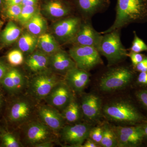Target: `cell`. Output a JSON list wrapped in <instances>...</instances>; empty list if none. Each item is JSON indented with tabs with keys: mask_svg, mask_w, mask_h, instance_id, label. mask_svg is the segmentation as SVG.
Wrapping results in <instances>:
<instances>
[{
	"mask_svg": "<svg viewBox=\"0 0 147 147\" xmlns=\"http://www.w3.org/2000/svg\"><path fill=\"white\" fill-rule=\"evenodd\" d=\"M40 120L53 132H59L65 125L64 119L57 109L48 105L40 106L37 111Z\"/></svg>",
	"mask_w": 147,
	"mask_h": 147,
	"instance_id": "obj_13",
	"label": "cell"
},
{
	"mask_svg": "<svg viewBox=\"0 0 147 147\" xmlns=\"http://www.w3.org/2000/svg\"><path fill=\"white\" fill-rule=\"evenodd\" d=\"M37 43L40 49L46 54H54L59 51L57 43L49 34L40 35L38 39Z\"/></svg>",
	"mask_w": 147,
	"mask_h": 147,
	"instance_id": "obj_23",
	"label": "cell"
},
{
	"mask_svg": "<svg viewBox=\"0 0 147 147\" xmlns=\"http://www.w3.org/2000/svg\"><path fill=\"white\" fill-rule=\"evenodd\" d=\"M5 3V0H0V9L4 7Z\"/></svg>",
	"mask_w": 147,
	"mask_h": 147,
	"instance_id": "obj_44",
	"label": "cell"
},
{
	"mask_svg": "<svg viewBox=\"0 0 147 147\" xmlns=\"http://www.w3.org/2000/svg\"><path fill=\"white\" fill-rule=\"evenodd\" d=\"M69 54L76 67L86 71L103 64L100 53L92 46L74 45L69 50Z\"/></svg>",
	"mask_w": 147,
	"mask_h": 147,
	"instance_id": "obj_5",
	"label": "cell"
},
{
	"mask_svg": "<svg viewBox=\"0 0 147 147\" xmlns=\"http://www.w3.org/2000/svg\"><path fill=\"white\" fill-rule=\"evenodd\" d=\"M50 63L55 71L65 74L76 67L69 54L62 51H58L53 54L50 58Z\"/></svg>",
	"mask_w": 147,
	"mask_h": 147,
	"instance_id": "obj_19",
	"label": "cell"
},
{
	"mask_svg": "<svg viewBox=\"0 0 147 147\" xmlns=\"http://www.w3.org/2000/svg\"><path fill=\"white\" fill-rule=\"evenodd\" d=\"M3 24V22L2 21H1V20H0V30H1V27H2Z\"/></svg>",
	"mask_w": 147,
	"mask_h": 147,
	"instance_id": "obj_45",
	"label": "cell"
},
{
	"mask_svg": "<svg viewBox=\"0 0 147 147\" xmlns=\"http://www.w3.org/2000/svg\"><path fill=\"white\" fill-rule=\"evenodd\" d=\"M103 131V126L92 127L90 130L88 138L99 146L102 140Z\"/></svg>",
	"mask_w": 147,
	"mask_h": 147,
	"instance_id": "obj_33",
	"label": "cell"
},
{
	"mask_svg": "<svg viewBox=\"0 0 147 147\" xmlns=\"http://www.w3.org/2000/svg\"><path fill=\"white\" fill-rule=\"evenodd\" d=\"M117 147H135L141 144L144 138L128 136L116 132Z\"/></svg>",
	"mask_w": 147,
	"mask_h": 147,
	"instance_id": "obj_27",
	"label": "cell"
},
{
	"mask_svg": "<svg viewBox=\"0 0 147 147\" xmlns=\"http://www.w3.org/2000/svg\"><path fill=\"white\" fill-rule=\"evenodd\" d=\"M50 63V58L46 54L36 53L27 58L26 64L28 68L32 71L41 72L45 70Z\"/></svg>",
	"mask_w": 147,
	"mask_h": 147,
	"instance_id": "obj_20",
	"label": "cell"
},
{
	"mask_svg": "<svg viewBox=\"0 0 147 147\" xmlns=\"http://www.w3.org/2000/svg\"><path fill=\"white\" fill-rule=\"evenodd\" d=\"M136 96L141 103L147 109V89L139 91Z\"/></svg>",
	"mask_w": 147,
	"mask_h": 147,
	"instance_id": "obj_35",
	"label": "cell"
},
{
	"mask_svg": "<svg viewBox=\"0 0 147 147\" xmlns=\"http://www.w3.org/2000/svg\"><path fill=\"white\" fill-rule=\"evenodd\" d=\"M101 105V99L99 96L93 94L85 95L80 105L82 114L90 120H95L100 117Z\"/></svg>",
	"mask_w": 147,
	"mask_h": 147,
	"instance_id": "obj_17",
	"label": "cell"
},
{
	"mask_svg": "<svg viewBox=\"0 0 147 147\" xmlns=\"http://www.w3.org/2000/svg\"><path fill=\"white\" fill-rule=\"evenodd\" d=\"M72 4L83 16V20H91L93 16L108 9L110 0H72Z\"/></svg>",
	"mask_w": 147,
	"mask_h": 147,
	"instance_id": "obj_14",
	"label": "cell"
},
{
	"mask_svg": "<svg viewBox=\"0 0 147 147\" xmlns=\"http://www.w3.org/2000/svg\"><path fill=\"white\" fill-rule=\"evenodd\" d=\"M23 0H5V7L9 6L20 4L22 3Z\"/></svg>",
	"mask_w": 147,
	"mask_h": 147,
	"instance_id": "obj_40",
	"label": "cell"
},
{
	"mask_svg": "<svg viewBox=\"0 0 147 147\" xmlns=\"http://www.w3.org/2000/svg\"><path fill=\"white\" fill-rule=\"evenodd\" d=\"M53 130L42 122L32 121L27 124L24 136L28 144L32 146L44 142L53 141Z\"/></svg>",
	"mask_w": 147,
	"mask_h": 147,
	"instance_id": "obj_8",
	"label": "cell"
},
{
	"mask_svg": "<svg viewBox=\"0 0 147 147\" xmlns=\"http://www.w3.org/2000/svg\"><path fill=\"white\" fill-rule=\"evenodd\" d=\"M134 69L139 72H147V56Z\"/></svg>",
	"mask_w": 147,
	"mask_h": 147,
	"instance_id": "obj_36",
	"label": "cell"
},
{
	"mask_svg": "<svg viewBox=\"0 0 147 147\" xmlns=\"http://www.w3.org/2000/svg\"><path fill=\"white\" fill-rule=\"evenodd\" d=\"M9 69L5 64L0 61V81L3 79L6 74L8 71Z\"/></svg>",
	"mask_w": 147,
	"mask_h": 147,
	"instance_id": "obj_38",
	"label": "cell"
},
{
	"mask_svg": "<svg viewBox=\"0 0 147 147\" xmlns=\"http://www.w3.org/2000/svg\"><path fill=\"white\" fill-rule=\"evenodd\" d=\"M36 5L24 6L18 21L21 24H26L36 13Z\"/></svg>",
	"mask_w": 147,
	"mask_h": 147,
	"instance_id": "obj_29",
	"label": "cell"
},
{
	"mask_svg": "<svg viewBox=\"0 0 147 147\" xmlns=\"http://www.w3.org/2000/svg\"><path fill=\"white\" fill-rule=\"evenodd\" d=\"M74 97L73 91L65 82L61 81L45 98L47 104L63 110Z\"/></svg>",
	"mask_w": 147,
	"mask_h": 147,
	"instance_id": "obj_11",
	"label": "cell"
},
{
	"mask_svg": "<svg viewBox=\"0 0 147 147\" xmlns=\"http://www.w3.org/2000/svg\"><path fill=\"white\" fill-rule=\"evenodd\" d=\"M92 127L87 123L65 125L60 131L61 139L72 147H82L89 137Z\"/></svg>",
	"mask_w": 147,
	"mask_h": 147,
	"instance_id": "obj_7",
	"label": "cell"
},
{
	"mask_svg": "<svg viewBox=\"0 0 147 147\" xmlns=\"http://www.w3.org/2000/svg\"><path fill=\"white\" fill-rule=\"evenodd\" d=\"M99 146H100L99 145L92 141V139H90L89 138H88L86 140L85 143H84L82 146V147H98Z\"/></svg>",
	"mask_w": 147,
	"mask_h": 147,
	"instance_id": "obj_39",
	"label": "cell"
},
{
	"mask_svg": "<svg viewBox=\"0 0 147 147\" xmlns=\"http://www.w3.org/2000/svg\"><path fill=\"white\" fill-rule=\"evenodd\" d=\"M1 82L5 88L12 93L21 92L28 83L23 74L15 68L9 69Z\"/></svg>",
	"mask_w": 147,
	"mask_h": 147,
	"instance_id": "obj_16",
	"label": "cell"
},
{
	"mask_svg": "<svg viewBox=\"0 0 147 147\" xmlns=\"http://www.w3.org/2000/svg\"><path fill=\"white\" fill-rule=\"evenodd\" d=\"M138 84L143 86H147V72H140L137 78Z\"/></svg>",
	"mask_w": 147,
	"mask_h": 147,
	"instance_id": "obj_37",
	"label": "cell"
},
{
	"mask_svg": "<svg viewBox=\"0 0 147 147\" xmlns=\"http://www.w3.org/2000/svg\"><path fill=\"white\" fill-rule=\"evenodd\" d=\"M83 21L76 36L69 42L74 45L92 46L97 49L102 37L101 34L95 30L91 20Z\"/></svg>",
	"mask_w": 147,
	"mask_h": 147,
	"instance_id": "obj_9",
	"label": "cell"
},
{
	"mask_svg": "<svg viewBox=\"0 0 147 147\" xmlns=\"http://www.w3.org/2000/svg\"><path fill=\"white\" fill-rule=\"evenodd\" d=\"M102 110L107 118L117 122L135 124L145 120L137 108L127 101L121 100L109 103Z\"/></svg>",
	"mask_w": 147,
	"mask_h": 147,
	"instance_id": "obj_3",
	"label": "cell"
},
{
	"mask_svg": "<svg viewBox=\"0 0 147 147\" xmlns=\"http://www.w3.org/2000/svg\"><path fill=\"white\" fill-rule=\"evenodd\" d=\"M21 33V30L19 27L10 21L1 33L0 38L3 44L10 45L18 39Z\"/></svg>",
	"mask_w": 147,
	"mask_h": 147,
	"instance_id": "obj_22",
	"label": "cell"
},
{
	"mask_svg": "<svg viewBox=\"0 0 147 147\" xmlns=\"http://www.w3.org/2000/svg\"><path fill=\"white\" fill-rule=\"evenodd\" d=\"M134 39L132 44L129 48L130 52L141 53L143 52H147V45L143 40L137 35L135 31L133 32Z\"/></svg>",
	"mask_w": 147,
	"mask_h": 147,
	"instance_id": "obj_30",
	"label": "cell"
},
{
	"mask_svg": "<svg viewBox=\"0 0 147 147\" xmlns=\"http://www.w3.org/2000/svg\"><path fill=\"white\" fill-rule=\"evenodd\" d=\"M121 30H116L102 35L97 50L104 56L109 67L117 65L127 57V50L121 39Z\"/></svg>",
	"mask_w": 147,
	"mask_h": 147,
	"instance_id": "obj_2",
	"label": "cell"
},
{
	"mask_svg": "<svg viewBox=\"0 0 147 147\" xmlns=\"http://www.w3.org/2000/svg\"><path fill=\"white\" fill-rule=\"evenodd\" d=\"M1 102H2L1 96V93H0V107H1Z\"/></svg>",
	"mask_w": 147,
	"mask_h": 147,
	"instance_id": "obj_46",
	"label": "cell"
},
{
	"mask_svg": "<svg viewBox=\"0 0 147 147\" xmlns=\"http://www.w3.org/2000/svg\"><path fill=\"white\" fill-rule=\"evenodd\" d=\"M44 9L53 17L61 18L69 15L73 9L71 1L67 0H48L44 5Z\"/></svg>",
	"mask_w": 147,
	"mask_h": 147,
	"instance_id": "obj_18",
	"label": "cell"
},
{
	"mask_svg": "<svg viewBox=\"0 0 147 147\" xmlns=\"http://www.w3.org/2000/svg\"><path fill=\"white\" fill-rule=\"evenodd\" d=\"M53 141H49L36 145L35 147H52L54 146Z\"/></svg>",
	"mask_w": 147,
	"mask_h": 147,
	"instance_id": "obj_42",
	"label": "cell"
},
{
	"mask_svg": "<svg viewBox=\"0 0 147 147\" xmlns=\"http://www.w3.org/2000/svg\"><path fill=\"white\" fill-rule=\"evenodd\" d=\"M103 128L102 140L99 146L102 147H117V139L114 127L105 124Z\"/></svg>",
	"mask_w": 147,
	"mask_h": 147,
	"instance_id": "obj_24",
	"label": "cell"
},
{
	"mask_svg": "<svg viewBox=\"0 0 147 147\" xmlns=\"http://www.w3.org/2000/svg\"><path fill=\"white\" fill-rule=\"evenodd\" d=\"M82 18L69 16L58 22L54 27L56 35L62 41L70 42L75 37L82 24Z\"/></svg>",
	"mask_w": 147,
	"mask_h": 147,
	"instance_id": "obj_12",
	"label": "cell"
},
{
	"mask_svg": "<svg viewBox=\"0 0 147 147\" xmlns=\"http://www.w3.org/2000/svg\"><path fill=\"white\" fill-rule=\"evenodd\" d=\"M38 39L34 35L25 33L18 40V45L19 49L24 53H30L34 50L37 44Z\"/></svg>",
	"mask_w": 147,
	"mask_h": 147,
	"instance_id": "obj_25",
	"label": "cell"
},
{
	"mask_svg": "<svg viewBox=\"0 0 147 147\" xmlns=\"http://www.w3.org/2000/svg\"><path fill=\"white\" fill-rule=\"evenodd\" d=\"M7 60L11 65L18 66L24 61V57L22 51L14 50L10 51L7 55Z\"/></svg>",
	"mask_w": 147,
	"mask_h": 147,
	"instance_id": "obj_31",
	"label": "cell"
},
{
	"mask_svg": "<svg viewBox=\"0 0 147 147\" xmlns=\"http://www.w3.org/2000/svg\"><path fill=\"white\" fill-rule=\"evenodd\" d=\"M61 113L65 121L71 123L78 122L83 115L81 105L74 96Z\"/></svg>",
	"mask_w": 147,
	"mask_h": 147,
	"instance_id": "obj_21",
	"label": "cell"
},
{
	"mask_svg": "<svg viewBox=\"0 0 147 147\" xmlns=\"http://www.w3.org/2000/svg\"><path fill=\"white\" fill-rule=\"evenodd\" d=\"M88 71L75 67L65 74V82L73 92L82 93L88 84L90 80Z\"/></svg>",
	"mask_w": 147,
	"mask_h": 147,
	"instance_id": "obj_15",
	"label": "cell"
},
{
	"mask_svg": "<svg viewBox=\"0 0 147 147\" xmlns=\"http://www.w3.org/2000/svg\"><path fill=\"white\" fill-rule=\"evenodd\" d=\"M134 77V72L128 67H113L100 78L99 88L100 90L106 92L121 89L131 83Z\"/></svg>",
	"mask_w": 147,
	"mask_h": 147,
	"instance_id": "obj_4",
	"label": "cell"
},
{
	"mask_svg": "<svg viewBox=\"0 0 147 147\" xmlns=\"http://www.w3.org/2000/svg\"><path fill=\"white\" fill-rule=\"evenodd\" d=\"M38 0H23L21 4L24 6L36 5Z\"/></svg>",
	"mask_w": 147,
	"mask_h": 147,
	"instance_id": "obj_41",
	"label": "cell"
},
{
	"mask_svg": "<svg viewBox=\"0 0 147 147\" xmlns=\"http://www.w3.org/2000/svg\"><path fill=\"white\" fill-rule=\"evenodd\" d=\"M142 128L144 130L145 137L147 138V123L142 125Z\"/></svg>",
	"mask_w": 147,
	"mask_h": 147,
	"instance_id": "obj_43",
	"label": "cell"
},
{
	"mask_svg": "<svg viewBox=\"0 0 147 147\" xmlns=\"http://www.w3.org/2000/svg\"><path fill=\"white\" fill-rule=\"evenodd\" d=\"M26 24L28 30L34 35L40 34L45 28V21L39 13H35Z\"/></svg>",
	"mask_w": 147,
	"mask_h": 147,
	"instance_id": "obj_26",
	"label": "cell"
},
{
	"mask_svg": "<svg viewBox=\"0 0 147 147\" xmlns=\"http://www.w3.org/2000/svg\"><path fill=\"white\" fill-rule=\"evenodd\" d=\"M23 8V5L20 4L5 7L3 8L6 16L11 20H18Z\"/></svg>",
	"mask_w": 147,
	"mask_h": 147,
	"instance_id": "obj_28",
	"label": "cell"
},
{
	"mask_svg": "<svg viewBox=\"0 0 147 147\" xmlns=\"http://www.w3.org/2000/svg\"><path fill=\"white\" fill-rule=\"evenodd\" d=\"M147 23V0H117L113 25L100 32L108 33L132 24Z\"/></svg>",
	"mask_w": 147,
	"mask_h": 147,
	"instance_id": "obj_1",
	"label": "cell"
},
{
	"mask_svg": "<svg viewBox=\"0 0 147 147\" xmlns=\"http://www.w3.org/2000/svg\"><path fill=\"white\" fill-rule=\"evenodd\" d=\"M3 144L6 147H20L22 146L15 136L10 133H6L2 136Z\"/></svg>",
	"mask_w": 147,
	"mask_h": 147,
	"instance_id": "obj_32",
	"label": "cell"
},
{
	"mask_svg": "<svg viewBox=\"0 0 147 147\" xmlns=\"http://www.w3.org/2000/svg\"><path fill=\"white\" fill-rule=\"evenodd\" d=\"M146 56V55L140 53L132 52H130L127 54V57L130 58L131 59L132 65L134 68L144 59Z\"/></svg>",
	"mask_w": 147,
	"mask_h": 147,
	"instance_id": "obj_34",
	"label": "cell"
},
{
	"mask_svg": "<svg viewBox=\"0 0 147 147\" xmlns=\"http://www.w3.org/2000/svg\"><path fill=\"white\" fill-rule=\"evenodd\" d=\"M34 108L32 101L29 98L22 96L12 102L9 112V118L15 123L26 122L31 116Z\"/></svg>",
	"mask_w": 147,
	"mask_h": 147,
	"instance_id": "obj_10",
	"label": "cell"
},
{
	"mask_svg": "<svg viewBox=\"0 0 147 147\" xmlns=\"http://www.w3.org/2000/svg\"><path fill=\"white\" fill-rule=\"evenodd\" d=\"M60 81L54 74L42 72L28 82V92L35 100L38 101L44 100Z\"/></svg>",
	"mask_w": 147,
	"mask_h": 147,
	"instance_id": "obj_6",
	"label": "cell"
}]
</instances>
